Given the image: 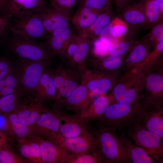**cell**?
<instances>
[{"label":"cell","mask_w":163,"mask_h":163,"mask_svg":"<svg viewBox=\"0 0 163 163\" xmlns=\"http://www.w3.org/2000/svg\"><path fill=\"white\" fill-rule=\"evenodd\" d=\"M5 29V28H4L0 29V37L2 35Z\"/></svg>","instance_id":"obj_51"},{"label":"cell","mask_w":163,"mask_h":163,"mask_svg":"<svg viewBox=\"0 0 163 163\" xmlns=\"http://www.w3.org/2000/svg\"><path fill=\"white\" fill-rule=\"evenodd\" d=\"M144 8L147 22V29L151 28L163 19L156 0H143Z\"/></svg>","instance_id":"obj_29"},{"label":"cell","mask_w":163,"mask_h":163,"mask_svg":"<svg viewBox=\"0 0 163 163\" xmlns=\"http://www.w3.org/2000/svg\"><path fill=\"white\" fill-rule=\"evenodd\" d=\"M1 18H0V19H1Z\"/></svg>","instance_id":"obj_54"},{"label":"cell","mask_w":163,"mask_h":163,"mask_svg":"<svg viewBox=\"0 0 163 163\" xmlns=\"http://www.w3.org/2000/svg\"><path fill=\"white\" fill-rule=\"evenodd\" d=\"M75 33L70 26L56 29L48 34L43 43L54 57L58 56L62 58Z\"/></svg>","instance_id":"obj_16"},{"label":"cell","mask_w":163,"mask_h":163,"mask_svg":"<svg viewBox=\"0 0 163 163\" xmlns=\"http://www.w3.org/2000/svg\"><path fill=\"white\" fill-rule=\"evenodd\" d=\"M5 133L18 141L30 137V127L22 123L13 112L3 115Z\"/></svg>","instance_id":"obj_21"},{"label":"cell","mask_w":163,"mask_h":163,"mask_svg":"<svg viewBox=\"0 0 163 163\" xmlns=\"http://www.w3.org/2000/svg\"><path fill=\"white\" fill-rule=\"evenodd\" d=\"M150 31L143 37V40L149 45H156L163 41V21L161 20L151 28Z\"/></svg>","instance_id":"obj_33"},{"label":"cell","mask_w":163,"mask_h":163,"mask_svg":"<svg viewBox=\"0 0 163 163\" xmlns=\"http://www.w3.org/2000/svg\"><path fill=\"white\" fill-rule=\"evenodd\" d=\"M88 123L80 115H71L62 111L59 116V128L58 134L66 137L79 135L86 131H90Z\"/></svg>","instance_id":"obj_17"},{"label":"cell","mask_w":163,"mask_h":163,"mask_svg":"<svg viewBox=\"0 0 163 163\" xmlns=\"http://www.w3.org/2000/svg\"><path fill=\"white\" fill-rule=\"evenodd\" d=\"M126 148L129 157L133 163H156L142 149L137 146L126 136H120Z\"/></svg>","instance_id":"obj_27"},{"label":"cell","mask_w":163,"mask_h":163,"mask_svg":"<svg viewBox=\"0 0 163 163\" xmlns=\"http://www.w3.org/2000/svg\"><path fill=\"white\" fill-rule=\"evenodd\" d=\"M103 162L100 151H87L74 154L66 163H101Z\"/></svg>","instance_id":"obj_31"},{"label":"cell","mask_w":163,"mask_h":163,"mask_svg":"<svg viewBox=\"0 0 163 163\" xmlns=\"http://www.w3.org/2000/svg\"><path fill=\"white\" fill-rule=\"evenodd\" d=\"M96 72L95 70L85 67L82 70L81 83L84 85L91 93L104 94L111 88L112 83L109 78Z\"/></svg>","instance_id":"obj_15"},{"label":"cell","mask_w":163,"mask_h":163,"mask_svg":"<svg viewBox=\"0 0 163 163\" xmlns=\"http://www.w3.org/2000/svg\"><path fill=\"white\" fill-rule=\"evenodd\" d=\"M35 95V100L42 102L46 100L56 101L57 91L54 82L53 71L49 67L42 75Z\"/></svg>","instance_id":"obj_22"},{"label":"cell","mask_w":163,"mask_h":163,"mask_svg":"<svg viewBox=\"0 0 163 163\" xmlns=\"http://www.w3.org/2000/svg\"><path fill=\"white\" fill-rule=\"evenodd\" d=\"M0 1L2 5V9H6L8 0H0Z\"/></svg>","instance_id":"obj_50"},{"label":"cell","mask_w":163,"mask_h":163,"mask_svg":"<svg viewBox=\"0 0 163 163\" xmlns=\"http://www.w3.org/2000/svg\"><path fill=\"white\" fill-rule=\"evenodd\" d=\"M113 0H79L78 5L92 10L102 11L112 6Z\"/></svg>","instance_id":"obj_35"},{"label":"cell","mask_w":163,"mask_h":163,"mask_svg":"<svg viewBox=\"0 0 163 163\" xmlns=\"http://www.w3.org/2000/svg\"><path fill=\"white\" fill-rule=\"evenodd\" d=\"M6 86L19 89L20 83L15 75L13 68L4 78Z\"/></svg>","instance_id":"obj_42"},{"label":"cell","mask_w":163,"mask_h":163,"mask_svg":"<svg viewBox=\"0 0 163 163\" xmlns=\"http://www.w3.org/2000/svg\"><path fill=\"white\" fill-rule=\"evenodd\" d=\"M93 41L83 38L71 60L65 62L69 65L83 69L91 55Z\"/></svg>","instance_id":"obj_26"},{"label":"cell","mask_w":163,"mask_h":163,"mask_svg":"<svg viewBox=\"0 0 163 163\" xmlns=\"http://www.w3.org/2000/svg\"><path fill=\"white\" fill-rule=\"evenodd\" d=\"M52 4L62 10L70 17L79 0H49Z\"/></svg>","instance_id":"obj_39"},{"label":"cell","mask_w":163,"mask_h":163,"mask_svg":"<svg viewBox=\"0 0 163 163\" xmlns=\"http://www.w3.org/2000/svg\"><path fill=\"white\" fill-rule=\"evenodd\" d=\"M135 121L142 126L163 138V112L162 109L155 107L140 108Z\"/></svg>","instance_id":"obj_13"},{"label":"cell","mask_w":163,"mask_h":163,"mask_svg":"<svg viewBox=\"0 0 163 163\" xmlns=\"http://www.w3.org/2000/svg\"><path fill=\"white\" fill-rule=\"evenodd\" d=\"M2 9V5L1 1L0 0V10Z\"/></svg>","instance_id":"obj_53"},{"label":"cell","mask_w":163,"mask_h":163,"mask_svg":"<svg viewBox=\"0 0 163 163\" xmlns=\"http://www.w3.org/2000/svg\"><path fill=\"white\" fill-rule=\"evenodd\" d=\"M61 112L48 109L30 127V137L54 142L59 133V116Z\"/></svg>","instance_id":"obj_8"},{"label":"cell","mask_w":163,"mask_h":163,"mask_svg":"<svg viewBox=\"0 0 163 163\" xmlns=\"http://www.w3.org/2000/svg\"><path fill=\"white\" fill-rule=\"evenodd\" d=\"M157 3L160 14L161 17L163 18V0H156Z\"/></svg>","instance_id":"obj_47"},{"label":"cell","mask_w":163,"mask_h":163,"mask_svg":"<svg viewBox=\"0 0 163 163\" xmlns=\"http://www.w3.org/2000/svg\"><path fill=\"white\" fill-rule=\"evenodd\" d=\"M110 98L105 95H100L91 100L84 112L80 116L85 122L97 120L104 113L110 103Z\"/></svg>","instance_id":"obj_25"},{"label":"cell","mask_w":163,"mask_h":163,"mask_svg":"<svg viewBox=\"0 0 163 163\" xmlns=\"http://www.w3.org/2000/svg\"><path fill=\"white\" fill-rule=\"evenodd\" d=\"M149 45L142 40L138 42L130 53L128 59L132 63H136L143 60L147 56Z\"/></svg>","instance_id":"obj_34"},{"label":"cell","mask_w":163,"mask_h":163,"mask_svg":"<svg viewBox=\"0 0 163 163\" xmlns=\"http://www.w3.org/2000/svg\"><path fill=\"white\" fill-rule=\"evenodd\" d=\"M21 155L30 163H44L37 139L30 137L17 141Z\"/></svg>","instance_id":"obj_23"},{"label":"cell","mask_w":163,"mask_h":163,"mask_svg":"<svg viewBox=\"0 0 163 163\" xmlns=\"http://www.w3.org/2000/svg\"><path fill=\"white\" fill-rule=\"evenodd\" d=\"M37 140L41 157L44 163H66L74 155L54 142Z\"/></svg>","instance_id":"obj_19"},{"label":"cell","mask_w":163,"mask_h":163,"mask_svg":"<svg viewBox=\"0 0 163 163\" xmlns=\"http://www.w3.org/2000/svg\"><path fill=\"white\" fill-rule=\"evenodd\" d=\"M113 13L112 6L103 11L89 29L81 36L92 41L98 38L113 19Z\"/></svg>","instance_id":"obj_24"},{"label":"cell","mask_w":163,"mask_h":163,"mask_svg":"<svg viewBox=\"0 0 163 163\" xmlns=\"http://www.w3.org/2000/svg\"><path fill=\"white\" fill-rule=\"evenodd\" d=\"M136 42L131 40L120 41L110 46L108 53L111 56H121L127 51L132 43Z\"/></svg>","instance_id":"obj_36"},{"label":"cell","mask_w":163,"mask_h":163,"mask_svg":"<svg viewBox=\"0 0 163 163\" xmlns=\"http://www.w3.org/2000/svg\"><path fill=\"white\" fill-rule=\"evenodd\" d=\"M12 68L6 59H0V81L4 78Z\"/></svg>","instance_id":"obj_43"},{"label":"cell","mask_w":163,"mask_h":163,"mask_svg":"<svg viewBox=\"0 0 163 163\" xmlns=\"http://www.w3.org/2000/svg\"><path fill=\"white\" fill-rule=\"evenodd\" d=\"M131 104L118 102L109 105L103 116L96 120L99 128L116 132L117 129H125L132 124L139 109L133 108Z\"/></svg>","instance_id":"obj_2"},{"label":"cell","mask_w":163,"mask_h":163,"mask_svg":"<svg viewBox=\"0 0 163 163\" xmlns=\"http://www.w3.org/2000/svg\"><path fill=\"white\" fill-rule=\"evenodd\" d=\"M117 13L119 14L122 8L128 4L132 2V0H114Z\"/></svg>","instance_id":"obj_45"},{"label":"cell","mask_w":163,"mask_h":163,"mask_svg":"<svg viewBox=\"0 0 163 163\" xmlns=\"http://www.w3.org/2000/svg\"><path fill=\"white\" fill-rule=\"evenodd\" d=\"M83 37L75 33L67 45L64 52L62 59L66 62L70 61L75 53L78 46Z\"/></svg>","instance_id":"obj_37"},{"label":"cell","mask_w":163,"mask_h":163,"mask_svg":"<svg viewBox=\"0 0 163 163\" xmlns=\"http://www.w3.org/2000/svg\"><path fill=\"white\" fill-rule=\"evenodd\" d=\"M8 48L21 59L52 61L54 57L44 43L38 44L15 35L10 40Z\"/></svg>","instance_id":"obj_7"},{"label":"cell","mask_w":163,"mask_h":163,"mask_svg":"<svg viewBox=\"0 0 163 163\" xmlns=\"http://www.w3.org/2000/svg\"><path fill=\"white\" fill-rule=\"evenodd\" d=\"M125 129L126 134L136 145L142 149L156 161L163 162L162 138L136 121Z\"/></svg>","instance_id":"obj_3"},{"label":"cell","mask_w":163,"mask_h":163,"mask_svg":"<svg viewBox=\"0 0 163 163\" xmlns=\"http://www.w3.org/2000/svg\"><path fill=\"white\" fill-rule=\"evenodd\" d=\"M91 96L86 87L80 83L68 97L56 102L59 107L72 111L81 116L88 107L91 100Z\"/></svg>","instance_id":"obj_10"},{"label":"cell","mask_w":163,"mask_h":163,"mask_svg":"<svg viewBox=\"0 0 163 163\" xmlns=\"http://www.w3.org/2000/svg\"><path fill=\"white\" fill-rule=\"evenodd\" d=\"M64 64L58 66L53 71L54 82L57 91L56 101L68 97L80 84L82 72L84 69Z\"/></svg>","instance_id":"obj_5"},{"label":"cell","mask_w":163,"mask_h":163,"mask_svg":"<svg viewBox=\"0 0 163 163\" xmlns=\"http://www.w3.org/2000/svg\"><path fill=\"white\" fill-rule=\"evenodd\" d=\"M52 62L21 59L14 72L24 92L32 93L35 95L42 75L50 67Z\"/></svg>","instance_id":"obj_4"},{"label":"cell","mask_w":163,"mask_h":163,"mask_svg":"<svg viewBox=\"0 0 163 163\" xmlns=\"http://www.w3.org/2000/svg\"><path fill=\"white\" fill-rule=\"evenodd\" d=\"M48 109L42 102L35 99L27 98L23 100L13 112L22 123L30 127Z\"/></svg>","instance_id":"obj_14"},{"label":"cell","mask_w":163,"mask_h":163,"mask_svg":"<svg viewBox=\"0 0 163 163\" xmlns=\"http://www.w3.org/2000/svg\"><path fill=\"white\" fill-rule=\"evenodd\" d=\"M143 0H132V2H140Z\"/></svg>","instance_id":"obj_52"},{"label":"cell","mask_w":163,"mask_h":163,"mask_svg":"<svg viewBox=\"0 0 163 163\" xmlns=\"http://www.w3.org/2000/svg\"><path fill=\"white\" fill-rule=\"evenodd\" d=\"M46 0H8L6 10L7 18L14 19L23 16L37 13L47 6Z\"/></svg>","instance_id":"obj_18"},{"label":"cell","mask_w":163,"mask_h":163,"mask_svg":"<svg viewBox=\"0 0 163 163\" xmlns=\"http://www.w3.org/2000/svg\"><path fill=\"white\" fill-rule=\"evenodd\" d=\"M113 95L118 103L131 104L136 100L137 94L135 90L126 89L122 84L117 85L114 88Z\"/></svg>","instance_id":"obj_32"},{"label":"cell","mask_w":163,"mask_h":163,"mask_svg":"<svg viewBox=\"0 0 163 163\" xmlns=\"http://www.w3.org/2000/svg\"><path fill=\"white\" fill-rule=\"evenodd\" d=\"M28 162L10 149L0 147V163H26Z\"/></svg>","instance_id":"obj_38"},{"label":"cell","mask_w":163,"mask_h":163,"mask_svg":"<svg viewBox=\"0 0 163 163\" xmlns=\"http://www.w3.org/2000/svg\"><path fill=\"white\" fill-rule=\"evenodd\" d=\"M90 131L99 142L103 163L131 162L120 136L116 132L99 128Z\"/></svg>","instance_id":"obj_1"},{"label":"cell","mask_w":163,"mask_h":163,"mask_svg":"<svg viewBox=\"0 0 163 163\" xmlns=\"http://www.w3.org/2000/svg\"><path fill=\"white\" fill-rule=\"evenodd\" d=\"M37 13L48 34L56 29L70 26V17L63 11L52 4Z\"/></svg>","instance_id":"obj_11"},{"label":"cell","mask_w":163,"mask_h":163,"mask_svg":"<svg viewBox=\"0 0 163 163\" xmlns=\"http://www.w3.org/2000/svg\"><path fill=\"white\" fill-rule=\"evenodd\" d=\"M111 46L108 41L100 37L93 41V46H94L95 53L98 55H102L108 53L109 49Z\"/></svg>","instance_id":"obj_41"},{"label":"cell","mask_w":163,"mask_h":163,"mask_svg":"<svg viewBox=\"0 0 163 163\" xmlns=\"http://www.w3.org/2000/svg\"><path fill=\"white\" fill-rule=\"evenodd\" d=\"M24 92L22 89L10 95L0 97V115L13 112L23 100L22 97Z\"/></svg>","instance_id":"obj_28"},{"label":"cell","mask_w":163,"mask_h":163,"mask_svg":"<svg viewBox=\"0 0 163 163\" xmlns=\"http://www.w3.org/2000/svg\"><path fill=\"white\" fill-rule=\"evenodd\" d=\"M148 90L154 93H158L163 91V77L162 76L152 75L148 77L146 83Z\"/></svg>","instance_id":"obj_40"},{"label":"cell","mask_w":163,"mask_h":163,"mask_svg":"<svg viewBox=\"0 0 163 163\" xmlns=\"http://www.w3.org/2000/svg\"><path fill=\"white\" fill-rule=\"evenodd\" d=\"M108 26L112 35L118 42L125 38L129 33L131 32L127 24L120 17L113 18Z\"/></svg>","instance_id":"obj_30"},{"label":"cell","mask_w":163,"mask_h":163,"mask_svg":"<svg viewBox=\"0 0 163 163\" xmlns=\"http://www.w3.org/2000/svg\"><path fill=\"white\" fill-rule=\"evenodd\" d=\"M10 28L14 35L34 41L46 39L48 35L38 13L23 16L15 19Z\"/></svg>","instance_id":"obj_6"},{"label":"cell","mask_w":163,"mask_h":163,"mask_svg":"<svg viewBox=\"0 0 163 163\" xmlns=\"http://www.w3.org/2000/svg\"><path fill=\"white\" fill-rule=\"evenodd\" d=\"M10 141L8 135L0 129V147L10 149Z\"/></svg>","instance_id":"obj_44"},{"label":"cell","mask_w":163,"mask_h":163,"mask_svg":"<svg viewBox=\"0 0 163 163\" xmlns=\"http://www.w3.org/2000/svg\"><path fill=\"white\" fill-rule=\"evenodd\" d=\"M7 24V18H1L0 19V29L6 28Z\"/></svg>","instance_id":"obj_48"},{"label":"cell","mask_w":163,"mask_h":163,"mask_svg":"<svg viewBox=\"0 0 163 163\" xmlns=\"http://www.w3.org/2000/svg\"><path fill=\"white\" fill-rule=\"evenodd\" d=\"M119 14V17L127 24L132 32H135L141 28L147 29V22L143 1L129 3L122 8Z\"/></svg>","instance_id":"obj_12"},{"label":"cell","mask_w":163,"mask_h":163,"mask_svg":"<svg viewBox=\"0 0 163 163\" xmlns=\"http://www.w3.org/2000/svg\"><path fill=\"white\" fill-rule=\"evenodd\" d=\"M22 89L21 88L17 89L6 86L0 93V97L10 95Z\"/></svg>","instance_id":"obj_46"},{"label":"cell","mask_w":163,"mask_h":163,"mask_svg":"<svg viewBox=\"0 0 163 163\" xmlns=\"http://www.w3.org/2000/svg\"><path fill=\"white\" fill-rule=\"evenodd\" d=\"M5 86L6 85L4 78L0 81V93Z\"/></svg>","instance_id":"obj_49"},{"label":"cell","mask_w":163,"mask_h":163,"mask_svg":"<svg viewBox=\"0 0 163 163\" xmlns=\"http://www.w3.org/2000/svg\"><path fill=\"white\" fill-rule=\"evenodd\" d=\"M76 11L69 19L78 35L82 36L89 29L102 12L95 11L78 5Z\"/></svg>","instance_id":"obj_20"},{"label":"cell","mask_w":163,"mask_h":163,"mask_svg":"<svg viewBox=\"0 0 163 163\" xmlns=\"http://www.w3.org/2000/svg\"><path fill=\"white\" fill-rule=\"evenodd\" d=\"M54 142L72 154L100 150L99 142L90 131L71 137L58 134Z\"/></svg>","instance_id":"obj_9"}]
</instances>
